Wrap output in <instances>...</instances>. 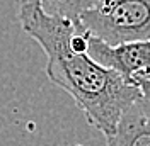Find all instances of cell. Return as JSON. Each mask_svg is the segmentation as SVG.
Instances as JSON below:
<instances>
[{
  "label": "cell",
  "instance_id": "obj_1",
  "mask_svg": "<svg viewBox=\"0 0 150 146\" xmlns=\"http://www.w3.org/2000/svg\"><path fill=\"white\" fill-rule=\"evenodd\" d=\"M46 55V75L75 100L87 122L111 136L125 110L140 99L135 78L106 68L87 53H75L70 43Z\"/></svg>",
  "mask_w": 150,
  "mask_h": 146
},
{
  "label": "cell",
  "instance_id": "obj_2",
  "mask_svg": "<svg viewBox=\"0 0 150 146\" xmlns=\"http://www.w3.org/2000/svg\"><path fill=\"white\" fill-rule=\"evenodd\" d=\"M82 27L108 46L150 37V0H97L80 14Z\"/></svg>",
  "mask_w": 150,
  "mask_h": 146
},
{
  "label": "cell",
  "instance_id": "obj_3",
  "mask_svg": "<svg viewBox=\"0 0 150 146\" xmlns=\"http://www.w3.org/2000/svg\"><path fill=\"white\" fill-rule=\"evenodd\" d=\"M87 55L106 68L133 78L135 75H140L150 68V37L145 41L108 46L89 34Z\"/></svg>",
  "mask_w": 150,
  "mask_h": 146
},
{
  "label": "cell",
  "instance_id": "obj_4",
  "mask_svg": "<svg viewBox=\"0 0 150 146\" xmlns=\"http://www.w3.org/2000/svg\"><path fill=\"white\" fill-rule=\"evenodd\" d=\"M108 146H150V121L133 104L125 110L111 136H106Z\"/></svg>",
  "mask_w": 150,
  "mask_h": 146
},
{
  "label": "cell",
  "instance_id": "obj_5",
  "mask_svg": "<svg viewBox=\"0 0 150 146\" xmlns=\"http://www.w3.org/2000/svg\"><path fill=\"white\" fill-rule=\"evenodd\" d=\"M29 0H17V4ZM97 0H38L41 10L46 15L63 17L72 22H80V14L91 9Z\"/></svg>",
  "mask_w": 150,
  "mask_h": 146
},
{
  "label": "cell",
  "instance_id": "obj_6",
  "mask_svg": "<svg viewBox=\"0 0 150 146\" xmlns=\"http://www.w3.org/2000/svg\"><path fill=\"white\" fill-rule=\"evenodd\" d=\"M133 78H135L137 87L140 90V99L137 102V105H138L142 114L150 121V78H145L140 75H135Z\"/></svg>",
  "mask_w": 150,
  "mask_h": 146
},
{
  "label": "cell",
  "instance_id": "obj_7",
  "mask_svg": "<svg viewBox=\"0 0 150 146\" xmlns=\"http://www.w3.org/2000/svg\"><path fill=\"white\" fill-rule=\"evenodd\" d=\"M140 77H145V78H150V68H149V70H147V72L140 73Z\"/></svg>",
  "mask_w": 150,
  "mask_h": 146
}]
</instances>
